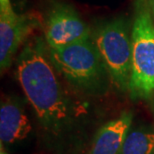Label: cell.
I'll use <instances>...</instances> for the list:
<instances>
[{
  "mask_svg": "<svg viewBox=\"0 0 154 154\" xmlns=\"http://www.w3.org/2000/svg\"><path fill=\"white\" fill-rule=\"evenodd\" d=\"M91 39L115 86L121 91L129 90L132 42L125 20L117 18L97 26Z\"/></svg>",
  "mask_w": 154,
  "mask_h": 154,
  "instance_id": "obj_4",
  "label": "cell"
},
{
  "mask_svg": "<svg viewBox=\"0 0 154 154\" xmlns=\"http://www.w3.org/2000/svg\"><path fill=\"white\" fill-rule=\"evenodd\" d=\"M120 154H154V132H129Z\"/></svg>",
  "mask_w": 154,
  "mask_h": 154,
  "instance_id": "obj_9",
  "label": "cell"
},
{
  "mask_svg": "<svg viewBox=\"0 0 154 154\" xmlns=\"http://www.w3.org/2000/svg\"><path fill=\"white\" fill-rule=\"evenodd\" d=\"M134 8L129 92L133 99H148L154 94V20L147 0H135Z\"/></svg>",
  "mask_w": 154,
  "mask_h": 154,
  "instance_id": "obj_3",
  "label": "cell"
},
{
  "mask_svg": "<svg viewBox=\"0 0 154 154\" xmlns=\"http://www.w3.org/2000/svg\"><path fill=\"white\" fill-rule=\"evenodd\" d=\"M48 55L56 71L74 87L89 93L105 87L109 74L91 38L64 47H48Z\"/></svg>",
  "mask_w": 154,
  "mask_h": 154,
  "instance_id": "obj_2",
  "label": "cell"
},
{
  "mask_svg": "<svg viewBox=\"0 0 154 154\" xmlns=\"http://www.w3.org/2000/svg\"><path fill=\"white\" fill-rule=\"evenodd\" d=\"M10 1L9 0H0V8H5L7 6H10Z\"/></svg>",
  "mask_w": 154,
  "mask_h": 154,
  "instance_id": "obj_11",
  "label": "cell"
},
{
  "mask_svg": "<svg viewBox=\"0 0 154 154\" xmlns=\"http://www.w3.org/2000/svg\"><path fill=\"white\" fill-rule=\"evenodd\" d=\"M45 41L48 47L59 48L90 39L92 33L76 10L62 2L53 3L46 13Z\"/></svg>",
  "mask_w": 154,
  "mask_h": 154,
  "instance_id": "obj_5",
  "label": "cell"
},
{
  "mask_svg": "<svg viewBox=\"0 0 154 154\" xmlns=\"http://www.w3.org/2000/svg\"><path fill=\"white\" fill-rule=\"evenodd\" d=\"M30 131L31 124L19 101L14 98L2 100L0 106L1 145H10L22 141Z\"/></svg>",
  "mask_w": 154,
  "mask_h": 154,
  "instance_id": "obj_7",
  "label": "cell"
},
{
  "mask_svg": "<svg viewBox=\"0 0 154 154\" xmlns=\"http://www.w3.org/2000/svg\"><path fill=\"white\" fill-rule=\"evenodd\" d=\"M147 2H148L150 13H151L152 18H153V20H154V0H147Z\"/></svg>",
  "mask_w": 154,
  "mask_h": 154,
  "instance_id": "obj_10",
  "label": "cell"
},
{
  "mask_svg": "<svg viewBox=\"0 0 154 154\" xmlns=\"http://www.w3.org/2000/svg\"><path fill=\"white\" fill-rule=\"evenodd\" d=\"M131 122V113L123 112L118 118L104 124L95 134L88 154H120Z\"/></svg>",
  "mask_w": 154,
  "mask_h": 154,
  "instance_id": "obj_8",
  "label": "cell"
},
{
  "mask_svg": "<svg viewBox=\"0 0 154 154\" xmlns=\"http://www.w3.org/2000/svg\"><path fill=\"white\" fill-rule=\"evenodd\" d=\"M48 55V46L33 38L24 46L17 60V77L39 121L52 132L69 122L71 105Z\"/></svg>",
  "mask_w": 154,
  "mask_h": 154,
  "instance_id": "obj_1",
  "label": "cell"
},
{
  "mask_svg": "<svg viewBox=\"0 0 154 154\" xmlns=\"http://www.w3.org/2000/svg\"><path fill=\"white\" fill-rule=\"evenodd\" d=\"M38 21L29 14H17L12 6L0 8V67L8 69L15 53Z\"/></svg>",
  "mask_w": 154,
  "mask_h": 154,
  "instance_id": "obj_6",
  "label": "cell"
}]
</instances>
